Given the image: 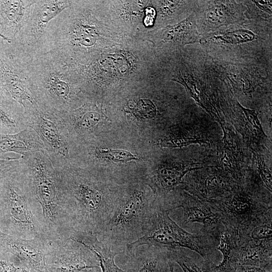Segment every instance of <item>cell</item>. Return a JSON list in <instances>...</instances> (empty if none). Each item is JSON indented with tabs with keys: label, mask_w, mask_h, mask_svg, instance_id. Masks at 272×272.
I'll return each instance as SVG.
<instances>
[{
	"label": "cell",
	"mask_w": 272,
	"mask_h": 272,
	"mask_svg": "<svg viewBox=\"0 0 272 272\" xmlns=\"http://www.w3.org/2000/svg\"><path fill=\"white\" fill-rule=\"evenodd\" d=\"M237 184L227 173L207 171L194 173L188 177L186 190L201 199L213 201L227 194Z\"/></svg>",
	"instance_id": "cell-14"
},
{
	"label": "cell",
	"mask_w": 272,
	"mask_h": 272,
	"mask_svg": "<svg viewBox=\"0 0 272 272\" xmlns=\"http://www.w3.org/2000/svg\"><path fill=\"white\" fill-rule=\"evenodd\" d=\"M20 165V156L0 159V180L16 171Z\"/></svg>",
	"instance_id": "cell-28"
},
{
	"label": "cell",
	"mask_w": 272,
	"mask_h": 272,
	"mask_svg": "<svg viewBox=\"0 0 272 272\" xmlns=\"http://www.w3.org/2000/svg\"><path fill=\"white\" fill-rule=\"evenodd\" d=\"M259 189L243 182L222 198L209 202L220 214L224 226L245 235L255 226L272 219L271 194L261 193Z\"/></svg>",
	"instance_id": "cell-6"
},
{
	"label": "cell",
	"mask_w": 272,
	"mask_h": 272,
	"mask_svg": "<svg viewBox=\"0 0 272 272\" xmlns=\"http://www.w3.org/2000/svg\"><path fill=\"white\" fill-rule=\"evenodd\" d=\"M169 256L171 260L179 264L183 272H203L186 253L183 248L176 247L170 249ZM207 272L214 271L209 270Z\"/></svg>",
	"instance_id": "cell-25"
},
{
	"label": "cell",
	"mask_w": 272,
	"mask_h": 272,
	"mask_svg": "<svg viewBox=\"0 0 272 272\" xmlns=\"http://www.w3.org/2000/svg\"><path fill=\"white\" fill-rule=\"evenodd\" d=\"M42 149V143L30 128L15 134H0V154L14 152L24 157Z\"/></svg>",
	"instance_id": "cell-19"
},
{
	"label": "cell",
	"mask_w": 272,
	"mask_h": 272,
	"mask_svg": "<svg viewBox=\"0 0 272 272\" xmlns=\"http://www.w3.org/2000/svg\"><path fill=\"white\" fill-rule=\"evenodd\" d=\"M236 256L237 265L254 266L272 272L271 239L253 240L241 238Z\"/></svg>",
	"instance_id": "cell-17"
},
{
	"label": "cell",
	"mask_w": 272,
	"mask_h": 272,
	"mask_svg": "<svg viewBox=\"0 0 272 272\" xmlns=\"http://www.w3.org/2000/svg\"><path fill=\"white\" fill-rule=\"evenodd\" d=\"M45 263L48 272H82L100 267L93 251L70 238L48 241Z\"/></svg>",
	"instance_id": "cell-11"
},
{
	"label": "cell",
	"mask_w": 272,
	"mask_h": 272,
	"mask_svg": "<svg viewBox=\"0 0 272 272\" xmlns=\"http://www.w3.org/2000/svg\"><path fill=\"white\" fill-rule=\"evenodd\" d=\"M226 7L215 5L209 9L207 16L208 23L213 25L222 24L226 20L227 16Z\"/></svg>",
	"instance_id": "cell-29"
},
{
	"label": "cell",
	"mask_w": 272,
	"mask_h": 272,
	"mask_svg": "<svg viewBox=\"0 0 272 272\" xmlns=\"http://www.w3.org/2000/svg\"><path fill=\"white\" fill-rule=\"evenodd\" d=\"M72 3L63 0L36 1L26 22L12 40L13 44L26 55H34L49 23Z\"/></svg>",
	"instance_id": "cell-10"
},
{
	"label": "cell",
	"mask_w": 272,
	"mask_h": 272,
	"mask_svg": "<svg viewBox=\"0 0 272 272\" xmlns=\"http://www.w3.org/2000/svg\"><path fill=\"white\" fill-rule=\"evenodd\" d=\"M161 209L156 198L136 185L116 199L113 210L98 239L123 253L126 247L144 236Z\"/></svg>",
	"instance_id": "cell-4"
},
{
	"label": "cell",
	"mask_w": 272,
	"mask_h": 272,
	"mask_svg": "<svg viewBox=\"0 0 272 272\" xmlns=\"http://www.w3.org/2000/svg\"><path fill=\"white\" fill-rule=\"evenodd\" d=\"M0 230L22 239L49 240L42 226L41 209L34 199L20 166L0 180Z\"/></svg>",
	"instance_id": "cell-5"
},
{
	"label": "cell",
	"mask_w": 272,
	"mask_h": 272,
	"mask_svg": "<svg viewBox=\"0 0 272 272\" xmlns=\"http://www.w3.org/2000/svg\"><path fill=\"white\" fill-rule=\"evenodd\" d=\"M219 239L210 234H192L178 225L169 216V212L160 209L148 231L137 241L127 245L125 255L133 254L143 245L174 249L187 248L199 254L204 261H212L211 256L219 244Z\"/></svg>",
	"instance_id": "cell-7"
},
{
	"label": "cell",
	"mask_w": 272,
	"mask_h": 272,
	"mask_svg": "<svg viewBox=\"0 0 272 272\" xmlns=\"http://www.w3.org/2000/svg\"><path fill=\"white\" fill-rule=\"evenodd\" d=\"M25 124L34 130L53 164L57 168L70 163L72 146L68 131L58 113L27 102L23 106Z\"/></svg>",
	"instance_id": "cell-8"
},
{
	"label": "cell",
	"mask_w": 272,
	"mask_h": 272,
	"mask_svg": "<svg viewBox=\"0 0 272 272\" xmlns=\"http://www.w3.org/2000/svg\"><path fill=\"white\" fill-rule=\"evenodd\" d=\"M49 241L40 238L22 239L0 230V250L12 254L20 265L36 272H48L45 259Z\"/></svg>",
	"instance_id": "cell-13"
},
{
	"label": "cell",
	"mask_w": 272,
	"mask_h": 272,
	"mask_svg": "<svg viewBox=\"0 0 272 272\" xmlns=\"http://www.w3.org/2000/svg\"><path fill=\"white\" fill-rule=\"evenodd\" d=\"M93 251L97 256L101 272H126L118 267L114 262L115 256L121 253L112 249L111 247L90 234L77 235L73 239Z\"/></svg>",
	"instance_id": "cell-22"
},
{
	"label": "cell",
	"mask_w": 272,
	"mask_h": 272,
	"mask_svg": "<svg viewBox=\"0 0 272 272\" xmlns=\"http://www.w3.org/2000/svg\"><path fill=\"white\" fill-rule=\"evenodd\" d=\"M219 236L217 249L223 256L222 262L218 265L212 261L205 262V266L216 272H229L236 266V256L239 245V235L232 228L224 226Z\"/></svg>",
	"instance_id": "cell-21"
},
{
	"label": "cell",
	"mask_w": 272,
	"mask_h": 272,
	"mask_svg": "<svg viewBox=\"0 0 272 272\" xmlns=\"http://www.w3.org/2000/svg\"><path fill=\"white\" fill-rule=\"evenodd\" d=\"M36 1H0V37L13 40L26 22Z\"/></svg>",
	"instance_id": "cell-16"
},
{
	"label": "cell",
	"mask_w": 272,
	"mask_h": 272,
	"mask_svg": "<svg viewBox=\"0 0 272 272\" xmlns=\"http://www.w3.org/2000/svg\"><path fill=\"white\" fill-rule=\"evenodd\" d=\"M0 31H1V25H0Z\"/></svg>",
	"instance_id": "cell-38"
},
{
	"label": "cell",
	"mask_w": 272,
	"mask_h": 272,
	"mask_svg": "<svg viewBox=\"0 0 272 272\" xmlns=\"http://www.w3.org/2000/svg\"><path fill=\"white\" fill-rule=\"evenodd\" d=\"M170 249L147 244L140 246L133 254L125 255V271L170 272Z\"/></svg>",
	"instance_id": "cell-15"
},
{
	"label": "cell",
	"mask_w": 272,
	"mask_h": 272,
	"mask_svg": "<svg viewBox=\"0 0 272 272\" xmlns=\"http://www.w3.org/2000/svg\"><path fill=\"white\" fill-rule=\"evenodd\" d=\"M93 155L98 159H108L116 162L123 163L138 159L135 155L127 151L105 149L99 147H96L94 149Z\"/></svg>",
	"instance_id": "cell-26"
},
{
	"label": "cell",
	"mask_w": 272,
	"mask_h": 272,
	"mask_svg": "<svg viewBox=\"0 0 272 272\" xmlns=\"http://www.w3.org/2000/svg\"><path fill=\"white\" fill-rule=\"evenodd\" d=\"M147 17L145 23L146 25H151L153 22L155 16V11L153 9L149 8L146 10Z\"/></svg>",
	"instance_id": "cell-34"
},
{
	"label": "cell",
	"mask_w": 272,
	"mask_h": 272,
	"mask_svg": "<svg viewBox=\"0 0 272 272\" xmlns=\"http://www.w3.org/2000/svg\"><path fill=\"white\" fill-rule=\"evenodd\" d=\"M170 200L167 211L180 208L182 210L181 224L184 227L194 223L202 225L201 232L219 238L224 229L220 214L208 201L190 194L186 191L179 192Z\"/></svg>",
	"instance_id": "cell-12"
},
{
	"label": "cell",
	"mask_w": 272,
	"mask_h": 272,
	"mask_svg": "<svg viewBox=\"0 0 272 272\" xmlns=\"http://www.w3.org/2000/svg\"><path fill=\"white\" fill-rule=\"evenodd\" d=\"M59 114L64 122L71 140L73 136L83 137L93 133L101 120V114L91 104Z\"/></svg>",
	"instance_id": "cell-18"
},
{
	"label": "cell",
	"mask_w": 272,
	"mask_h": 272,
	"mask_svg": "<svg viewBox=\"0 0 272 272\" xmlns=\"http://www.w3.org/2000/svg\"><path fill=\"white\" fill-rule=\"evenodd\" d=\"M16 272H36L32 271L27 267L21 265V266L18 267V269Z\"/></svg>",
	"instance_id": "cell-35"
},
{
	"label": "cell",
	"mask_w": 272,
	"mask_h": 272,
	"mask_svg": "<svg viewBox=\"0 0 272 272\" xmlns=\"http://www.w3.org/2000/svg\"><path fill=\"white\" fill-rule=\"evenodd\" d=\"M229 272H266L260 267L245 265H237Z\"/></svg>",
	"instance_id": "cell-32"
},
{
	"label": "cell",
	"mask_w": 272,
	"mask_h": 272,
	"mask_svg": "<svg viewBox=\"0 0 272 272\" xmlns=\"http://www.w3.org/2000/svg\"><path fill=\"white\" fill-rule=\"evenodd\" d=\"M26 72L29 89L37 104L58 113L74 109L78 99L75 66L53 52L29 57Z\"/></svg>",
	"instance_id": "cell-3"
},
{
	"label": "cell",
	"mask_w": 272,
	"mask_h": 272,
	"mask_svg": "<svg viewBox=\"0 0 272 272\" xmlns=\"http://www.w3.org/2000/svg\"><path fill=\"white\" fill-rule=\"evenodd\" d=\"M26 128L23 106L0 92V134H15Z\"/></svg>",
	"instance_id": "cell-20"
},
{
	"label": "cell",
	"mask_w": 272,
	"mask_h": 272,
	"mask_svg": "<svg viewBox=\"0 0 272 272\" xmlns=\"http://www.w3.org/2000/svg\"><path fill=\"white\" fill-rule=\"evenodd\" d=\"M241 108L242 109L247 120L255 132L258 134H264L260 122L257 118V114L255 112V111L244 108L242 106H241Z\"/></svg>",
	"instance_id": "cell-31"
},
{
	"label": "cell",
	"mask_w": 272,
	"mask_h": 272,
	"mask_svg": "<svg viewBox=\"0 0 272 272\" xmlns=\"http://www.w3.org/2000/svg\"><path fill=\"white\" fill-rule=\"evenodd\" d=\"M253 2H254L260 9L268 13L271 12V1H253Z\"/></svg>",
	"instance_id": "cell-33"
},
{
	"label": "cell",
	"mask_w": 272,
	"mask_h": 272,
	"mask_svg": "<svg viewBox=\"0 0 272 272\" xmlns=\"http://www.w3.org/2000/svg\"><path fill=\"white\" fill-rule=\"evenodd\" d=\"M169 265L170 268V272H174V262L169 260Z\"/></svg>",
	"instance_id": "cell-36"
},
{
	"label": "cell",
	"mask_w": 272,
	"mask_h": 272,
	"mask_svg": "<svg viewBox=\"0 0 272 272\" xmlns=\"http://www.w3.org/2000/svg\"><path fill=\"white\" fill-rule=\"evenodd\" d=\"M199 168L190 165H168L159 168L153 178L157 193L165 195L173 190L183 183L182 178L187 172Z\"/></svg>",
	"instance_id": "cell-23"
},
{
	"label": "cell",
	"mask_w": 272,
	"mask_h": 272,
	"mask_svg": "<svg viewBox=\"0 0 272 272\" xmlns=\"http://www.w3.org/2000/svg\"><path fill=\"white\" fill-rule=\"evenodd\" d=\"M83 272H101L100 267L94 268Z\"/></svg>",
	"instance_id": "cell-37"
},
{
	"label": "cell",
	"mask_w": 272,
	"mask_h": 272,
	"mask_svg": "<svg viewBox=\"0 0 272 272\" xmlns=\"http://www.w3.org/2000/svg\"><path fill=\"white\" fill-rule=\"evenodd\" d=\"M272 219L265 221L253 227L248 233L240 236L241 238L253 240H261L272 238Z\"/></svg>",
	"instance_id": "cell-27"
},
{
	"label": "cell",
	"mask_w": 272,
	"mask_h": 272,
	"mask_svg": "<svg viewBox=\"0 0 272 272\" xmlns=\"http://www.w3.org/2000/svg\"><path fill=\"white\" fill-rule=\"evenodd\" d=\"M20 167L34 199L41 209L42 226L47 239H69L72 231L58 169L44 149L20 157Z\"/></svg>",
	"instance_id": "cell-1"
},
{
	"label": "cell",
	"mask_w": 272,
	"mask_h": 272,
	"mask_svg": "<svg viewBox=\"0 0 272 272\" xmlns=\"http://www.w3.org/2000/svg\"><path fill=\"white\" fill-rule=\"evenodd\" d=\"M57 169L72 235L91 234L97 237L111 215L116 199L98 180L81 174L70 163Z\"/></svg>",
	"instance_id": "cell-2"
},
{
	"label": "cell",
	"mask_w": 272,
	"mask_h": 272,
	"mask_svg": "<svg viewBox=\"0 0 272 272\" xmlns=\"http://www.w3.org/2000/svg\"><path fill=\"white\" fill-rule=\"evenodd\" d=\"M25 56L12 41L0 37V92L23 106L35 101L29 90Z\"/></svg>",
	"instance_id": "cell-9"
},
{
	"label": "cell",
	"mask_w": 272,
	"mask_h": 272,
	"mask_svg": "<svg viewBox=\"0 0 272 272\" xmlns=\"http://www.w3.org/2000/svg\"><path fill=\"white\" fill-rule=\"evenodd\" d=\"M257 168L259 175L261 179L264 186L271 192L272 187V174L271 170L265 164L261 157L257 156Z\"/></svg>",
	"instance_id": "cell-30"
},
{
	"label": "cell",
	"mask_w": 272,
	"mask_h": 272,
	"mask_svg": "<svg viewBox=\"0 0 272 272\" xmlns=\"http://www.w3.org/2000/svg\"><path fill=\"white\" fill-rule=\"evenodd\" d=\"M254 38L255 35L252 32L244 29L221 32L215 34L212 37V39L215 41L230 44L249 42Z\"/></svg>",
	"instance_id": "cell-24"
}]
</instances>
